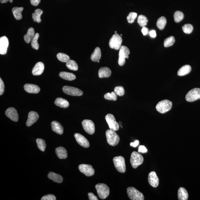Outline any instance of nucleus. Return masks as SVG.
<instances>
[{
    "label": "nucleus",
    "instance_id": "nucleus-53",
    "mask_svg": "<svg viewBox=\"0 0 200 200\" xmlns=\"http://www.w3.org/2000/svg\"><path fill=\"white\" fill-rule=\"evenodd\" d=\"M9 1L10 3L13 2V0H0V2L1 3H6Z\"/></svg>",
    "mask_w": 200,
    "mask_h": 200
},
{
    "label": "nucleus",
    "instance_id": "nucleus-1",
    "mask_svg": "<svg viewBox=\"0 0 200 200\" xmlns=\"http://www.w3.org/2000/svg\"><path fill=\"white\" fill-rule=\"evenodd\" d=\"M106 135L107 143L110 146H116L119 143L120 137L115 131L110 129L107 130L106 132Z\"/></svg>",
    "mask_w": 200,
    "mask_h": 200
},
{
    "label": "nucleus",
    "instance_id": "nucleus-18",
    "mask_svg": "<svg viewBox=\"0 0 200 200\" xmlns=\"http://www.w3.org/2000/svg\"><path fill=\"white\" fill-rule=\"evenodd\" d=\"M39 118L38 113L34 111L29 112L28 115V119L26 121V125L27 126H30L37 121Z\"/></svg>",
    "mask_w": 200,
    "mask_h": 200
},
{
    "label": "nucleus",
    "instance_id": "nucleus-2",
    "mask_svg": "<svg viewBox=\"0 0 200 200\" xmlns=\"http://www.w3.org/2000/svg\"><path fill=\"white\" fill-rule=\"evenodd\" d=\"M172 106V101L168 100H164L161 101L157 104L156 109L161 113H165L171 110Z\"/></svg>",
    "mask_w": 200,
    "mask_h": 200
},
{
    "label": "nucleus",
    "instance_id": "nucleus-29",
    "mask_svg": "<svg viewBox=\"0 0 200 200\" xmlns=\"http://www.w3.org/2000/svg\"><path fill=\"white\" fill-rule=\"evenodd\" d=\"M23 10V7H15L12 9V11L14 16L17 20H20L22 18V12Z\"/></svg>",
    "mask_w": 200,
    "mask_h": 200
},
{
    "label": "nucleus",
    "instance_id": "nucleus-23",
    "mask_svg": "<svg viewBox=\"0 0 200 200\" xmlns=\"http://www.w3.org/2000/svg\"><path fill=\"white\" fill-rule=\"evenodd\" d=\"M35 30L33 28H30L28 30L27 33L25 35L24 39L26 43H29L32 41L35 35Z\"/></svg>",
    "mask_w": 200,
    "mask_h": 200
},
{
    "label": "nucleus",
    "instance_id": "nucleus-12",
    "mask_svg": "<svg viewBox=\"0 0 200 200\" xmlns=\"http://www.w3.org/2000/svg\"><path fill=\"white\" fill-rule=\"evenodd\" d=\"M83 127L85 132L90 135H93L95 132L94 123L91 120L85 119L82 122Z\"/></svg>",
    "mask_w": 200,
    "mask_h": 200
},
{
    "label": "nucleus",
    "instance_id": "nucleus-28",
    "mask_svg": "<svg viewBox=\"0 0 200 200\" xmlns=\"http://www.w3.org/2000/svg\"><path fill=\"white\" fill-rule=\"evenodd\" d=\"M54 104L58 107L66 108L69 106V103L67 100L61 98H57L54 101Z\"/></svg>",
    "mask_w": 200,
    "mask_h": 200
},
{
    "label": "nucleus",
    "instance_id": "nucleus-20",
    "mask_svg": "<svg viewBox=\"0 0 200 200\" xmlns=\"http://www.w3.org/2000/svg\"><path fill=\"white\" fill-rule=\"evenodd\" d=\"M24 88L25 91L30 93H38L40 90L38 86L31 84H25L24 86Z\"/></svg>",
    "mask_w": 200,
    "mask_h": 200
},
{
    "label": "nucleus",
    "instance_id": "nucleus-15",
    "mask_svg": "<svg viewBox=\"0 0 200 200\" xmlns=\"http://www.w3.org/2000/svg\"><path fill=\"white\" fill-rule=\"evenodd\" d=\"M76 141L81 146L85 148L89 147L90 144L88 140L85 137L79 133H76L74 135Z\"/></svg>",
    "mask_w": 200,
    "mask_h": 200
},
{
    "label": "nucleus",
    "instance_id": "nucleus-41",
    "mask_svg": "<svg viewBox=\"0 0 200 200\" xmlns=\"http://www.w3.org/2000/svg\"><path fill=\"white\" fill-rule=\"evenodd\" d=\"M104 98L106 99L110 100V101H116L117 99V95L115 92H112L111 93H107L104 95Z\"/></svg>",
    "mask_w": 200,
    "mask_h": 200
},
{
    "label": "nucleus",
    "instance_id": "nucleus-26",
    "mask_svg": "<svg viewBox=\"0 0 200 200\" xmlns=\"http://www.w3.org/2000/svg\"><path fill=\"white\" fill-rule=\"evenodd\" d=\"M178 198L179 200H187L188 199V193L184 187H180L178 191Z\"/></svg>",
    "mask_w": 200,
    "mask_h": 200
},
{
    "label": "nucleus",
    "instance_id": "nucleus-14",
    "mask_svg": "<svg viewBox=\"0 0 200 200\" xmlns=\"http://www.w3.org/2000/svg\"><path fill=\"white\" fill-rule=\"evenodd\" d=\"M9 44L8 39L6 36L0 38V54L2 55L7 54Z\"/></svg>",
    "mask_w": 200,
    "mask_h": 200
},
{
    "label": "nucleus",
    "instance_id": "nucleus-22",
    "mask_svg": "<svg viewBox=\"0 0 200 200\" xmlns=\"http://www.w3.org/2000/svg\"><path fill=\"white\" fill-rule=\"evenodd\" d=\"M112 72L110 69L107 67H102L99 71V77L101 78H109L111 75Z\"/></svg>",
    "mask_w": 200,
    "mask_h": 200
},
{
    "label": "nucleus",
    "instance_id": "nucleus-4",
    "mask_svg": "<svg viewBox=\"0 0 200 200\" xmlns=\"http://www.w3.org/2000/svg\"><path fill=\"white\" fill-rule=\"evenodd\" d=\"M143 160V156L139 152L134 151L131 154L130 162L132 167L134 169L142 164Z\"/></svg>",
    "mask_w": 200,
    "mask_h": 200
},
{
    "label": "nucleus",
    "instance_id": "nucleus-9",
    "mask_svg": "<svg viewBox=\"0 0 200 200\" xmlns=\"http://www.w3.org/2000/svg\"><path fill=\"white\" fill-rule=\"evenodd\" d=\"M186 100L189 102H193L200 99V89L195 88L188 92L186 96Z\"/></svg>",
    "mask_w": 200,
    "mask_h": 200
},
{
    "label": "nucleus",
    "instance_id": "nucleus-17",
    "mask_svg": "<svg viewBox=\"0 0 200 200\" xmlns=\"http://www.w3.org/2000/svg\"><path fill=\"white\" fill-rule=\"evenodd\" d=\"M6 115L12 121L16 122L18 121L19 116L17 110L14 108H8L5 112Z\"/></svg>",
    "mask_w": 200,
    "mask_h": 200
},
{
    "label": "nucleus",
    "instance_id": "nucleus-25",
    "mask_svg": "<svg viewBox=\"0 0 200 200\" xmlns=\"http://www.w3.org/2000/svg\"><path fill=\"white\" fill-rule=\"evenodd\" d=\"M55 151L57 157L59 159H65L68 157L66 150L62 147H59L56 148Z\"/></svg>",
    "mask_w": 200,
    "mask_h": 200
},
{
    "label": "nucleus",
    "instance_id": "nucleus-49",
    "mask_svg": "<svg viewBox=\"0 0 200 200\" xmlns=\"http://www.w3.org/2000/svg\"><path fill=\"white\" fill-rule=\"evenodd\" d=\"M31 3L32 5L37 6L40 2V0H30Z\"/></svg>",
    "mask_w": 200,
    "mask_h": 200
},
{
    "label": "nucleus",
    "instance_id": "nucleus-50",
    "mask_svg": "<svg viewBox=\"0 0 200 200\" xmlns=\"http://www.w3.org/2000/svg\"><path fill=\"white\" fill-rule=\"evenodd\" d=\"M139 144V141L138 140H136L134 143H131L130 144L131 146H133L134 148H135L138 146Z\"/></svg>",
    "mask_w": 200,
    "mask_h": 200
},
{
    "label": "nucleus",
    "instance_id": "nucleus-57",
    "mask_svg": "<svg viewBox=\"0 0 200 200\" xmlns=\"http://www.w3.org/2000/svg\"><path fill=\"white\" fill-rule=\"evenodd\" d=\"M122 36V34H121V36Z\"/></svg>",
    "mask_w": 200,
    "mask_h": 200
},
{
    "label": "nucleus",
    "instance_id": "nucleus-30",
    "mask_svg": "<svg viewBox=\"0 0 200 200\" xmlns=\"http://www.w3.org/2000/svg\"><path fill=\"white\" fill-rule=\"evenodd\" d=\"M191 71V67L189 65H185L181 67L178 72L179 76H184L190 73Z\"/></svg>",
    "mask_w": 200,
    "mask_h": 200
},
{
    "label": "nucleus",
    "instance_id": "nucleus-38",
    "mask_svg": "<svg viewBox=\"0 0 200 200\" xmlns=\"http://www.w3.org/2000/svg\"><path fill=\"white\" fill-rule=\"evenodd\" d=\"M37 146L40 151H44L46 148V144L44 140L41 139H37L36 140Z\"/></svg>",
    "mask_w": 200,
    "mask_h": 200
},
{
    "label": "nucleus",
    "instance_id": "nucleus-36",
    "mask_svg": "<svg viewBox=\"0 0 200 200\" xmlns=\"http://www.w3.org/2000/svg\"><path fill=\"white\" fill-rule=\"evenodd\" d=\"M40 37V35L38 33H36L35 36L31 41V45L32 48L34 49L38 50L39 48V44L37 42V40Z\"/></svg>",
    "mask_w": 200,
    "mask_h": 200
},
{
    "label": "nucleus",
    "instance_id": "nucleus-21",
    "mask_svg": "<svg viewBox=\"0 0 200 200\" xmlns=\"http://www.w3.org/2000/svg\"><path fill=\"white\" fill-rule=\"evenodd\" d=\"M51 129L56 133L62 135L63 132V128L62 125L58 122L54 121L51 123Z\"/></svg>",
    "mask_w": 200,
    "mask_h": 200
},
{
    "label": "nucleus",
    "instance_id": "nucleus-45",
    "mask_svg": "<svg viewBox=\"0 0 200 200\" xmlns=\"http://www.w3.org/2000/svg\"><path fill=\"white\" fill-rule=\"evenodd\" d=\"M41 200H56V198L54 195L49 194L43 196L41 198Z\"/></svg>",
    "mask_w": 200,
    "mask_h": 200
},
{
    "label": "nucleus",
    "instance_id": "nucleus-34",
    "mask_svg": "<svg viewBox=\"0 0 200 200\" xmlns=\"http://www.w3.org/2000/svg\"><path fill=\"white\" fill-rule=\"evenodd\" d=\"M66 66L69 69L73 71H76L78 69L77 63L74 60H70L66 62Z\"/></svg>",
    "mask_w": 200,
    "mask_h": 200
},
{
    "label": "nucleus",
    "instance_id": "nucleus-5",
    "mask_svg": "<svg viewBox=\"0 0 200 200\" xmlns=\"http://www.w3.org/2000/svg\"><path fill=\"white\" fill-rule=\"evenodd\" d=\"M127 193L128 196L131 200H144V196L143 194L134 187H128L127 189Z\"/></svg>",
    "mask_w": 200,
    "mask_h": 200
},
{
    "label": "nucleus",
    "instance_id": "nucleus-43",
    "mask_svg": "<svg viewBox=\"0 0 200 200\" xmlns=\"http://www.w3.org/2000/svg\"><path fill=\"white\" fill-rule=\"evenodd\" d=\"M114 92L118 96H121L124 95L125 90L124 88L121 86H119L115 87L114 88Z\"/></svg>",
    "mask_w": 200,
    "mask_h": 200
},
{
    "label": "nucleus",
    "instance_id": "nucleus-10",
    "mask_svg": "<svg viewBox=\"0 0 200 200\" xmlns=\"http://www.w3.org/2000/svg\"><path fill=\"white\" fill-rule=\"evenodd\" d=\"M105 119L110 129L115 131L118 130L119 128V125L113 115L108 114L106 116Z\"/></svg>",
    "mask_w": 200,
    "mask_h": 200
},
{
    "label": "nucleus",
    "instance_id": "nucleus-8",
    "mask_svg": "<svg viewBox=\"0 0 200 200\" xmlns=\"http://www.w3.org/2000/svg\"><path fill=\"white\" fill-rule=\"evenodd\" d=\"M122 42L121 36L118 34H115L112 37L109 42V46L111 48L116 50L120 49Z\"/></svg>",
    "mask_w": 200,
    "mask_h": 200
},
{
    "label": "nucleus",
    "instance_id": "nucleus-27",
    "mask_svg": "<svg viewBox=\"0 0 200 200\" xmlns=\"http://www.w3.org/2000/svg\"><path fill=\"white\" fill-rule=\"evenodd\" d=\"M48 177L54 182L61 183L63 182V179L61 176L57 173L50 172L48 175Z\"/></svg>",
    "mask_w": 200,
    "mask_h": 200
},
{
    "label": "nucleus",
    "instance_id": "nucleus-47",
    "mask_svg": "<svg viewBox=\"0 0 200 200\" xmlns=\"http://www.w3.org/2000/svg\"><path fill=\"white\" fill-rule=\"evenodd\" d=\"M148 150L146 147L143 145H140L138 148V152L141 153H145L147 152Z\"/></svg>",
    "mask_w": 200,
    "mask_h": 200
},
{
    "label": "nucleus",
    "instance_id": "nucleus-19",
    "mask_svg": "<svg viewBox=\"0 0 200 200\" xmlns=\"http://www.w3.org/2000/svg\"><path fill=\"white\" fill-rule=\"evenodd\" d=\"M44 68V64L43 62H37L33 69L32 74L35 76L40 75L43 73Z\"/></svg>",
    "mask_w": 200,
    "mask_h": 200
},
{
    "label": "nucleus",
    "instance_id": "nucleus-54",
    "mask_svg": "<svg viewBox=\"0 0 200 200\" xmlns=\"http://www.w3.org/2000/svg\"><path fill=\"white\" fill-rule=\"evenodd\" d=\"M119 125H120V126H121V127L122 128V123L121 122H119Z\"/></svg>",
    "mask_w": 200,
    "mask_h": 200
},
{
    "label": "nucleus",
    "instance_id": "nucleus-51",
    "mask_svg": "<svg viewBox=\"0 0 200 200\" xmlns=\"http://www.w3.org/2000/svg\"><path fill=\"white\" fill-rule=\"evenodd\" d=\"M149 35L151 37L154 38L156 36H157V34H156V32L155 31L152 30L150 31L149 32Z\"/></svg>",
    "mask_w": 200,
    "mask_h": 200
},
{
    "label": "nucleus",
    "instance_id": "nucleus-42",
    "mask_svg": "<svg viewBox=\"0 0 200 200\" xmlns=\"http://www.w3.org/2000/svg\"><path fill=\"white\" fill-rule=\"evenodd\" d=\"M193 26L192 25L187 24L184 25L182 27L183 31L185 34H191L193 31Z\"/></svg>",
    "mask_w": 200,
    "mask_h": 200
},
{
    "label": "nucleus",
    "instance_id": "nucleus-39",
    "mask_svg": "<svg viewBox=\"0 0 200 200\" xmlns=\"http://www.w3.org/2000/svg\"><path fill=\"white\" fill-rule=\"evenodd\" d=\"M175 42L174 37L171 36L166 39L164 42V46L166 48L169 47L173 45Z\"/></svg>",
    "mask_w": 200,
    "mask_h": 200
},
{
    "label": "nucleus",
    "instance_id": "nucleus-37",
    "mask_svg": "<svg viewBox=\"0 0 200 200\" xmlns=\"http://www.w3.org/2000/svg\"><path fill=\"white\" fill-rule=\"evenodd\" d=\"M57 57L59 61L63 62H67L70 60L69 56L63 53H58L57 54Z\"/></svg>",
    "mask_w": 200,
    "mask_h": 200
},
{
    "label": "nucleus",
    "instance_id": "nucleus-55",
    "mask_svg": "<svg viewBox=\"0 0 200 200\" xmlns=\"http://www.w3.org/2000/svg\"><path fill=\"white\" fill-rule=\"evenodd\" d=\"M115 34H117V32H116V31H115Z\"/></svg>",
    "mask_w": 200,
    "mask_h": 200
},
{
    "label": "nucleus",
    "instance_id": "nucleus-44",
    "mask_svg": "<svg viewBox=\"0 0 200 200\" xmlns=\"http://www.w3.org/2000/svg\"><path fill=\"white\" fill-rule=\"evenodd\" d=\"M137 16V14L135 12H131L127 17V19L129 23H134Z\"/></svg>",
    "mask_w": 200,
    "mask_h": 200
},
{
    "label": "nucleus",
    "instance_id": "nucleus-16",
    "mask_svg": "<svg viewBox=\"0 0 200 200\" xmlns=\"http://www.w3.org/2000/svg\"><path fill=\"white\" fill-rule=\"evenodd\" d=\"M148 181L151 187H156L159 184V179L155 172H151L148 175Z\"/></svg>",
    "mask_w": 200,
    "mask_h": 200
},
{
    "label": "nucleus",
    "instance_id": "nucleus-46",
    "mask_svg": "<svg viewBox=\"0 0 200 200\" xmlns=\"http://www.w3.org/2000/svg\"><path fill=\"white\" fill-rule=\"evenodd\" d=\"M4 91V82L1 78H0V95L3 94Z\"/></svg>",
    "mask_w": 200,
    "mask_h": 200
},
{
    "label": "nucleus",
    "instance_id": "nucleus-6",
    "mask_svg": "<svg viewBox=\"0 0 200 200\" xmlns=\"http://www.w3.org/2000/svg\"><path fill=\"white\" fill-rule=\"evenodd\" d=\"M113 162L117 171L122 173L126 172L125 162L124 157L122 156L115 157L113 158Z\"/></svg>",
    "mask_w": 200,
    "mask_h": 200
},
{
    "label": "nucleus",
    "instance_id": "nucleus-48",
    "mask_svg": "<svg viewBox=\"0 0 200 200\" xmlns=\"http://www.w3.org/2000/svg\"><path fill=\"white\" fill-rule=\"evenodd\" d=\"M89 199L90 200H98V198L96 196L94 195V194L92 193H89L88 194Z\"/></svg>",
    "mask_w": 200,
    "mask_h": 200
},
{
    "label": "nucleus",
    "instance_id": "nucleus-24",
    "mask_svg": "<svg viewBox=\"0 0 200 200\" xmlns=\"http://www.w3.org/2000/svg\"><path fill=\"white\" fill-rule=\"evenodd\" d=\"M59 75L61 78L65 80L72 81L76 78V76L74 74L68 72H60Z\"/></svg>",
    "mask_w": 200,
    "mask_h": 200
},
{
    "label": "nucleus",
    "instance_id": "nucleus-32",
    "mask_svg": "<svg viewBox=\"0 0 200 200\" xmlns=\"http://www.w3.org/2000/svg\"><path fill=\"white\" fill-rule=\"evenodd\" d=\"M43 13V10L40 9H37L35 10V12L32 14L33 19L34 21L40 23L41 22L40 16Z\"/></svg>",
    "mask_w": 200,
    "mask_h": 200
},
{
    "label": "nucleus",
    "instance_id": "nucleus-40",
    "mask_svg": "<svg viewBox=\"0 0 200 200\" xmlns=\"http://www.w3.org/2000/svg\"><path fill=\"white\" fill-rule=\"evenodd\" d=\"M184 18V13L182 12L177 11L174 14V21L176 23L179 22Z\"/></svg>",
    "mask_w": 200,
    "mask_h": 200
},
{
    "label": "nucleus",
    "instance_id": "nucleus-3",
    "mask_svg": "<svg viewBox=\"0 0 200 200\" xmlns=\"http://www.w3.org/2000/svg\"><path fill=\"white\" fill-rule=\"evenodd\" d=\"M98 196L101 199L107 198L109 194L110 190L108 187L105 184H98L95 186Z\"/></svg>",
    "mask_w": 200,
    "mask_h": 200
},
{
    "label": "nucleus",
    "instance_id": "nucleus-31",
    "mask_svg": "<svg viewBox=\"0 0 200 200\" xmlns=\"http://www.w3.org/2000/svg\"><path fill=\"white\" fill-rule=\"evenodd\" d=\"M101 57V52L100 48L96 47L91 56V59L93 62H98L100 60Z\"/></svg>",
    "mask_w": 200,
    "mask_h": 200
},
{
    "label": "nucleus",
    "instance_id": "nucleus-35",
    "mask_svg": "<svg viewBox=\"0 0 200 200\" xmlns=\"http://www.w3.org/2000/svg\"><path fill=\"white\" fill-rule=\"evenodd\" d=\"M148 22L147 18L143 15L139 16L138 18H137V23L142 27H145V26L147 25Z\"/></svg>",
    "mask_w": 200,
    "mask_h": 200
},
{
    "label": "nucleus",
    "instance_id": "nucleus-33",
    "mask_svg": "<svg viewBox=\"0 0 200 200\" xmlns=\"http://www.w3.org/2000/svg\"><path fill=\"white\" fill-rule=\"evenodd\" d=\"M166 22V18L164 16L161 17L157 20V26L159 29L162 30L164 28Z\"/></svg>",
    "mask_w": 200,
    "mask_h": 200
},
{
    "label": "nucleus",
    "instance_id": "nucleus-13",
    "mask_svg": "<svg viewBox=\"0 0 200 200\" xmlns=\"http://www.w3.org/2000/svg\"><path fill=\"white\" fill-rule=\"evenodd\" d=\"M79 169L81 172H82L86 176H93L95 173V170L91 165L87 164L80 165Z\"/></svg>",
    "mask_w": 200,
    "mask_h": 200
},
{
    "label": "nucleus",
    "instance_id": "nucleus-52",
    "mask_svg": "<svg viewBox=\"0 0 200 200\" xmlns=\"http://www.w3.org/2000/svg\"><path fill=\"white\" fill-rule=\"evenodd\" d=\"M142 32L143 33V35H146L148 33V29L145 27H143L142 29Z\"/></svg>",
    "mask_w": 200,
    "mask_h": 200
},
{
    "label": "nucleus",
    "instance_id": "nucleus-7",
    "mask_svg": "<svg viewBox=\"0 0 200 200\" xmlns=\"http://www.w3.org/2000/svg\"><path fill=\"white\" fill-rule=\"evenodd\" d=\"M130 53L129 50L127 47L121 46L119 49V54L118 64L121 66H122L125 63V59L129 58V55Z\"/></svg>",
    "mask_w": 200,
    "mask_h": 200
},
{
    "label": "nucleus",
    "instance_id": "nucleus-11",
    "mask_svg": "<svg viewBox=\"0 0 200 200\" xmlns=\"http://www.w3.org/2000/svg\"><path fill=\"white\" fill-rule=\"evenodd\" d=\"M62 90L64 93L71 96H81L83 95V92L82 90L76 87L69 86H64Z\"/></svg>",
    "mask_w": 200,
    "mask_h": 200
},
{
    "label": "nucleus",
    "instance_id": "nucleus-56",
    "mask_svg": "<svg viewBox=\"0 0 200 200\" xmlns=\"http://www.w3.org/2000/svg\"><path fill=\"white\" fill-rule=\"evenodd\" d=\"M97 62H98V63H99V60Z\"/></svg>",
    "mask_w": 200,
    "mask_h": 200
}]
</instances>
